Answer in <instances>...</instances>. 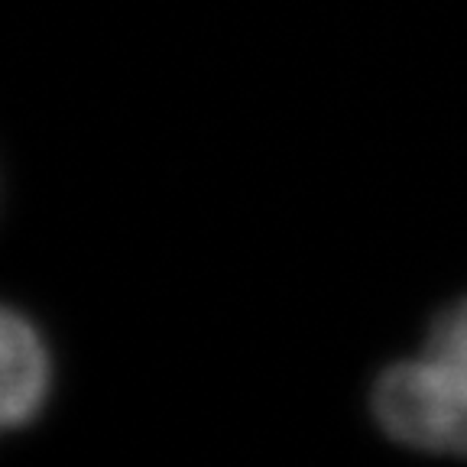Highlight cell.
<instances>
[{
  "label": "cell",
  "mask_w": 467,
  "mask_h": 467,
  "mask_svg": "<svg viewBox=\"0 0 467 467\" xmlns=\"http://www.w3.org/2000/svg\"><path fill=\"white\" fill-rule=\"evenodd\" d=\"M379 435L425 458H467V296L441 306L419 350L379 367L367 389Z\"/></svg>",
  "instance_id": "6da1fadb"
},
{
  "label": "cell",
  "mask_w": 467,
  "mask_h": 467,
  "mask_svg": "<svg viewBox=\"0 0 467 467\" xmlns=\"http://www.w3.org/2000/svg\"><path fill=\"white\" fill-rule=\"evenodd\" d=\"M52 358L33 321L0 306V431L26 425L46 406Z\"/></svg>",
  "instance_id": "7a4b0ae2"
}]
</instances>
